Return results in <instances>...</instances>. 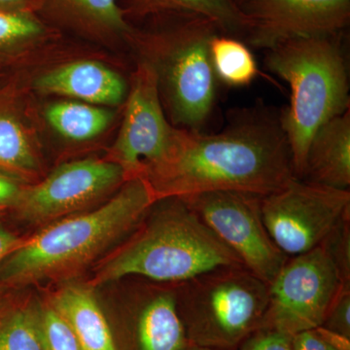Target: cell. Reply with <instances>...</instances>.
<instances>
[{
    "label": "cell",
    "instance_id": "obj_1",
    "mask_svg": "<svg viewBox=\"0 0 350 350\" xmlns=\"http://www.w3.org/2000/svg\"><path fill=\"white\" fill-rule=\"evenodd\" d=\"M144 177L157 199L207 192L266 197L297 178L280 118L252 112L221 133L178 131L172 150Z\"/></svg>",
    "mask_w": 350,
    "mask_h": 350
},
{
    "label": "cell",
    "instance_id": "obj_2",
    "mask_svg": "<svg viewBox=\"0 0 350 350\" xmlns=\"http://www.w3.org/2000/svg\"><path fill=\"white\" fill-rule=\"evenodd\" d=\"M157 200L144 177L129 178L103 206L54 221L23 241L0 262V282L31 284L81 269L137 229Z\"/></svg>",
    "mask_w": 350,
    "mask_h": 350
},
{
    "label": "cell",
    "instance_id": "obj_3",
    "mask_svg": "<svg viewBox=\"0 0 350 350\" xmlns=\"http://www.w3.org/2000/svg\"><path fill=\"white\" fill-rule=\"evenodd\" d=\"M232 266L243 265L185 200L163 198L157 200L133 236L101 265L90 285L94 288L133 276L179 284Z\"/></svg>",
    "mask_w": 350,
    "mask_h": 350
},
{
    "label": "cell",
    "instance_id": "obj_4",
    "mask_svg": "<svg viewBox=\"0 0 350 350\" xmlns=\"http://www.w3.org/2000/svg\"><path fill=\"white\" fill-rule=\"evenodd\" d=\"M335 36L291 39L267 55V68L291 89L289 107L280 120L299 179L317 131L349 110L347 64Z\"/></svg>",
    "mask_w": 350,
    "mask_h": 350
},
{
    "label": "cell",
    "instance_id": "obj_5",
    "mask_svg": "<svg viewBox=\"0 0 350 350\" xmlns=\"http://www.w3.org/2000/svg\"><path fill=\"white\" fill-rule=\"evenodd\" d=\"M177 306L194 347L237 350L262 325L269 284L243 266L221 267L175 284Z\"/></svg>",
    "mask_w": 350,
    "mask_h": 350
},
{
    "label": "cell",
    "instance_id": "obj_6",
    "mask_svg": "<svg viewBox=\"0 0 350 350\" xmlns=\"http://www.w3.org/2000/svg\"><path fill=\"white\" fill-rule=\"evenodd\" d=\"M215 25L198 16L169 33L151 38L150 64L162 85L165 100L176 124L200 131L208 118L216 98L217 78L209 54Z\"/></svg>",
    "mask_w": 350,
    "mask_h": 350
},
{
    "label": "cell",
    "instance_id": "obj_7",
    "mask_svg": "<svg viewBox=\"0 0 350 350\" xmlns=\"http://www.w3.org/2000/svg\"><path fill=\"white\" fill-rule=\"evenodd\" d=\"M347 283L322 245L288 258L269 284L261 327L290 336L321 327Z\"/></svg>",
    "mask_w": 350,
    "mask_h": 350
},
{
    "label": "cell",
    "instance_id": "obj_8",
    "mask_svg": "<svg viewBox=\"0 0 350 350\" xmlns=\"http://www.w3.org/2000/svg\"><path fill=\"white\" fill-rule=\"evenodd\" d=\"M261 213L275 245L296 256L319 246L350 217V192L295 178L261 198Z\"/></svg>",
    "mask_w": 350,
    "mask_h": 350
},
{
    "label": "cell",
    "instance_id": "obj_9",
    "mask_svg": "<svg viewBox=\"0 0 350 350\" xmlns=\"http://www.w3.org/2000/svg\"><path fill=\"white\" fill-rule=\"evenodd\" d=\"M261 198L230 191L182 198L248 271L271 283L287 261L262 221Z\"/></svg>",
    "mask_w": 350,
    "mask_h": 350
},
{
    "label": "cell",
    "instance_id": "obj_10",
    "mask_svg": "<svg viewBox=\"0 0 350 350\" xmlns=\"http://www.w3.org/2000/svg\"><path fill=\"white\" fill-rule=\"evenodd\" d=\"M161 103L158 76L150 64H140L129 94L123 125L113 147L114 162L129 178L140 176L162 162L176 140Z\"/></svg>",
    "mask_w": 350,
    "mask_h": 350
},
{
    "label": "cell",
    "instance_id": "obj_11",
    "mask_svg": "<svg viewBox=\"0 0 350 350\" xmlns=\"http://www.w3.org/2000/svg\"><path fill=\"white\" fill-rule=\"evenodd\" d=\"M128 180L118 163L85 159L64 163L38 185L23 190L16 206L31 222L73 215Z\"/></svg>",
    "mask_w": 350,
    "mask_h": 350
},
{
    "label": "cell",
    "instance_id": "obj_12",
    "mask_svg": "<svg viewBox=\"0 0 350 350\" xmlns=\"http://www.w3.org/2000/svg\"><path fill=\"white\" fill-rule=\"evenodd\" d=\"M250 43L271 49L297 38L335 36L349 22L350 0H248Z\"/></svg>",
    "mask_w": 350,
    "mask_h": 350
},
{
    "label": "cell",
    "instance_id": "obj_13",
    "mask_svg": "<svg viewBox=\"0 0 350 350\" xmlns=\"http://www.w3.org/2000/svg\"><path fill=\"white\" fill-rule=\"evenodd\" d=\"M126 350H186L191 347L177 306L175 284L157 289L133 310Z\"/></svg>",
    "mask_w": 350,
    "mask_h": 350
},
{
    "label": "cell",
    "instance_id": "obj_14",
    "mask_svg": "<svg viewBox=\"0 0 350 350\" xmlns=\"http://www.w3.org/2000/svg\"><path fill=\"white\" fill-rule=\"evenodd\" d=\"M36 87L41 93L68 96L98 107L120 105L126 93L125 80L119 73L88 59L48 71L36 80Z\"/></svg>",
    "mask_w": 350,
    "mask_h": 350
},
{
    "label": "cell",
    "instance_id": "obj_15",
    "mask_svg": "<svg viewBox=\"0 0 350 350\" xmlns=\"http://www.w3.org/2000/svg\"><path fill=\"white\" fill-rule=\"evenodd\" d=\"M50 305L70 327L81 350H121L91 285H66L51 299Z\"/></svg>",
    "mask_w": 350,
    "mask_h": 350
},
{
    "label": "cell",
    "instance_id": "obj_16",
    "mask_svg": "<svg viewBox=\"0 0 350 350\" xmlns=\"http://www.w3.org/2000/svg\"><path fill=\"white\" fill-rule=\"evenodd\" d=\"M300 179L349 190L350 110L331 119L317 131Z\"/></svg>",
    "mask_w": 350,
    "mask_h": 350
},
{
    "label": "cell",
    "instance_id": "obj_17",
    "mask_svg": "<svg viewBox=\"0 0 350 350\" xmlns=\"http://www.w3.org/2000/svg\"><path fill=\"white\" fill-rule=\"evenodd\" d=\"M45 117L62 137L81 142L93 139L107 130L113 114L98 105L80 101H59L47 107Z\"/></svg>",
    "mask_w": 350,
    "mask_h": 350
},
{
    "label": "cell",
    "instance_id": "obj_18",
    "mask_svg": "<svg viewBox=\"0 0 350 350\" xmlns=\"http://www.w3.org/2000/svg\"><path fill=\"white\" fill-rule=\"evenodd\" d=\"M209 54L216 78L229 87H245L256 78V59L245 44L217 34L209 43Z\"/></svg>",
    "mask_w": 350,
    "mask_h": 350
},
{
    "label": "cell",
    "instance_id": "obj_19",
    "mask_svg": "<svg viewBox=\"0 0 350 350\" xmlns=\"http://www.w3.org/2000/svg\"><path fill=\"white\" fill-rule=\"evenodd\" d=\"M145 10L177 11L213 22L227 31H248L250 21L232 0H138Z\"/></svg>",
    "mask_w": 350,
    "mask_h": 350
},
{
    "label": "cell",
    "instance_id": "obj_20",
    "mask_svg": "<svg viewBox=\"0 0 350 350\" xmlns=\"http://www.w3.org/2000/svg\"><path fill=\"white\" fill-rule=\"evenodd\" d=\"M0 350H44L38 308L0 312Z\"/></svg>",
    "mask_w": 350,
    "mask_h": 350
},
{
    "label": "cell",
    "instance_id": "obj_21",
    "mask_svg": "<svg viewBox=\"0 0 350 350\" xmlns=\"http://www.w3.org/2000/svg\"><path fill=\"white\" fill-rule=\"evenodd\" d=\"M70 19L93 29L123 33L129 31L117 0H52Z\"/></svg>",
    "mask_w": 350,
    "mask_h": 350
},
{
    "label": "cell",
    "instance_id": "obj_22",
    "mask_svg": "<svg viewBox=\"0 0 350 350\" xmlns=\"http://www.w3.org/2000/svg\"><path fill=\"white\" fill-rule=\"evenodd\" d=\"M0 167L18 172H31L36 167L25 129L9 115H0Z\"/></svg>",
    "mask_w": 350,
    "mask_h": 350
},
{
    "label": "cell",
    "instance_id": "obj_23",
    "mask_svg": "<svg viewBox=\"0 0 350 350\" xmlns=\"http://www.w3.org/2000/svg\"><path fill=\"white\" fill-rule=\"evenodd\" d=\"M45 29L31 12L0 9V49L38 40Z\"/></svg>",
    "mask_w": 350,
    "mask_h": 350
},
{
    "label": "cell",
    "instance_id": "obj_24",
    "mask_svg": "<svg viewBox=\"0 0 350 350\" xmlns=\"http://www.w3.org/2000/svg\"><path fill=\"white\" fill-rule=\"evenodd\" d=\"M38 310L44 350H81L70 327L50 303Z\"/></svg>",
    "mask_w": 350,
    "mask_h": 350
},
{
    "label": "cell",
    "instance_id": "obj_25",
    "mask_svg": "<svg viewBox=\"0 0 350 350\" xmlns=\"http://www.w3.org/2000/svg\"><path fill=\"white\" fill-rule=\"evenodd\" d=\"M320 245L325 248L345 280H350V217L345 219Z\"/></svg>",
    "mask_w": 350,
    "mask_h": 350
},
{
    "label": "cell",
    "instance_id": "obj_26",
    "mask_svg": "<svg viewBox=\"0 0 350 350\" xmlns=\"http://www.w3.org/2000/svg\"><path fill=\"white\" fill-rule=\"evenodd\" d=\"M292 337L283 332L261 327L250 334L237 350H293Z\"/></svg>",
    "mask_w": 350,
    "mask_h": 350
},
{
    "label": "cell",
    "instance_id": "obj_27",
    "mask_svg": "<svg viewBox=\"0 0 350 350\" xmlns=\"http://www.w3.org/2000/svg\"><path fill=\"white\" fill-rule=\"evenodd\" d=\"M321 327L350 338V283H347L340 290Z\"/></svg>",
    "mask_w": 350,
    "mask_h": 350
},
{
    "label": "cell",
    "instance_id": "obj_28",
    "mask_svg": "<svg viewBox=\"0 0 350 350\" xmlns=\"http://www.w3.org/2000/svg\"><path fill=\"white\" fill-rule=\"evenodd\" d=\"M293 350H340L320 332L319 328L301 332L292 337Z\"/></svg>",
    "mask_w": 350,
    "mask_h": 350
},
{
    "label": "cell",
    "instance_id": "obj_29",
    "mask_svg": "<svg viewBox=\"0 0 350 350\" xmlns=\"http://www.w3.org/2000/svg\"><path fill=\"white\" fill-rule=\"evenodd\" d=\"M22 192L15 179L0 172V207L16 206Z\"/></svg>",
    "mask_w": 350,
    "mask_h": 350
},
{
    "label": "cell",
    "instance_id": "obj_30",
    "mask_svg": "<svg viewBox=\"0 0 350 350\" xmlns=\"http://www.w3.org/2000/svg\"><path fill=\"white\" fill-rule=\"evenodd\" d=\"M22 241V239L0 224V262L15 250Z\"/></svg>",
    "mask_w": 350,
    "mask_h": 350
},
{
    "label": "cell",
    "instance_id": "obj_31",
    "mask_svg": "<svg viewBox=\"0 0 350 350\" xmlns=\"http://www.w3.org/2000/svg\"><path fill=\"white\" fill-rule=\"evenodd\" d=\"M36 2V0H0V9L31 12V8Z\"/></svg>",
    "mask_w": 350,
    "mask_h": 350
},
{
    "label": "cell",
    "instance_id": "obj_32",
    "mask_svg": "<svg viewBox=\"0 0 350 350\" xmlns=\"http://www.w3.org/2000/svg\"><path fill=\"white\" fill-rule=\"evenodd\" d=\"M186 350H220V349H208V347H194V345H191L189 349Z\"/></svg>",
    "mask_w": 350,
    "mask_h": 350
},
{
    "label": "cell",
    "instance_id": "obj_33",
    "mask_svg": "<svg viewBox=\"0 0 350 350\" xmlns=\"http://www.w3.org/2000/svg\"><path fill=\"white\" fill-rule=\"evenodd\" d=\"M0 312H1V310H0Z\"/></svg>",
    "mask_w": 350,
    "mask_h": 350
}]
</instances>
